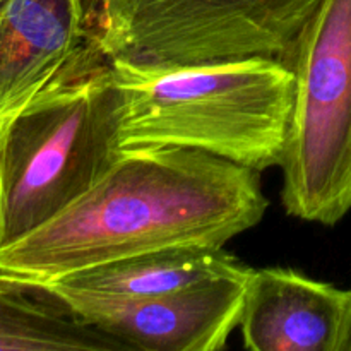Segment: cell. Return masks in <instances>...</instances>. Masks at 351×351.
<instances>
[{
  "mask_svg": "<svg viewBox=\"0 0 351 351\" xmlns=\"http://www.w3.org/2000/svg\"><path fill=\"white\" fill-rule=\"evenodd\" d=\"M281 60L295 77L281 202L335 226L351 209V0H321Z\"/></svg>",
  "mask_w": 351,
  "mask_h": 351,
  "instance_id": "obj_4",
  "label": "cell"
},
{
  "mask_svg": "<svg viewBox=\"0 0 351 351\" xmlns=\"http://www.w3.org/2000/svg\"><path fill=\"white\" fill-rule=\"evenodd\" d=\"M108 64L120 98V151L177 146L257 171L280 167L295 96L281 58Z\"/></svg>",
  "mask_w": 351,
  "mask_h": 351,
  "instance_id": "obj_2",
  "label": "cell"
},
{
  "mask_svg": "<svg viewBox=\"0 0 351 351\" xmlns=\"http://www.w3.org/2000/svg\"><path fill=\"white\" fill-rule=\"evenodd\" d=\"M267 204L252 168L187 147L122 149L74 204L0 247V274L31 287L151 250L223 247Z\"/></svg>",
  "mask_w": 351,
  "mask_h": 351,
  "instance_id": "obj_1",
  "label": "cell"
},
{
  "mask_svg": "<svg viewBox=\"0 0 351 351\" xmlns=\"http://www.w3.org/2000/svg\"><path fill=\"white\" fill-rule=\"evenodd\" d=\"M348 291L283 267L252 269L239 328L252 351H338Z\"/></svg>",
  "mask_w": 351,
  "mask_h": 351,
  "instance_id": "obj_8",
  "label": "cell"
},
{
  "mask_svg": "<svg viewBox=\"0 0 351 351\" xmlns=\"http://www.w3.org/2000/svg\"><path fill=\"white\" fill-rule=\"evenodd\" d=\"M106 58L199 64L281 58L321 0H91Z\"/></svg>",
  "mask_w": 351,
  "mask_h": 351,
  "instance_id": "obj_5",
  "label": "cell"
},
{
  "mask_svg": "<svg viewBox=\"0 0 351 351\" xmlns=\"http://www.w3.org/2000/svg\"><path fill=\"white\" fill-rule=\"evenodd\" d=\"M338 351H351V290H348V305H346L345 319H343Z\"/></svg>",
  "mask_w": 351,
  "mask_h": 351,
  "instance_id": "obj_11",
  "label": "cell"
},
{
  "mask_svg": "<svg viewBox=\"0 0 351 351\" xmlns=\"http://www.w3.org/2000/svg\"><path fill=\"white\" fill-rule=\"evenodd\" d=\"M93 41L91 0H0V134Z\"/></svg>",
  "mask_w": 351,
  "mask_h": 351,
  "instance_id": "obj_7",
  "label": "cell"
},
{
  "mask_svg": "<svg viewBox=\"0 0 351 351\" xmlns=\"http://www.w3.org/2000/svg\"><path fill=\"white\" fill-rule=\"evenodd\" d=\"M249 269L223 247L180 245L122 257L31 285L50 297L93 295L105 298H151ZM27 287V285H26Z\"/></svg>",
  "mask_w": 351,
  "mask_h": 351,
  "instance_id": "obj_9",
  "label": "cell"
},
{
  "mask_svg": "<svg viewBox=\"0 0 351 351\" xmlns=\"http://www.w3.org/2000/svg\"><path fill=\"white\" fill-rule=\"evenodd\" d=\"M120 98L96 41L0 134V247L74 204L117 160Z\"/></svg>",
  "mask_w": 351,
  "mask_h": 351,
  "instance_id": "obj_3",
  "label": "cell"
},
{
  "mask_svg": "<svg viewBox=\"0 0 351 351\" xmlns=\"http://www.w3.org/2000/svg\"><path fill=\"white\" fill-rule=\"evenodd\" d=\"M34 295V288L0 274V351L129 350L58 300L51 304L50 295Z\"/></svg>",
  "mask_w": 351,
  "mask_h": 351,
  "instance_id": "obj_10",
  "label": "cell"
},
{
  "mask_svg": "<svg viewBox=\"0 0 351 351\" xmlns=\"http://www.w3.org/2000/svg\"><path fill=\"white\" fill-rule=\"evenodd\" d=\"M250 271L137 300L72 293L53 298L129 350L218 351L239 328Z\"/></svg>",
  "mask_w": 351,
  "mask_h": 351,
  "instance_id": "obj_6",
  "label": "cell"
}]
</instances>
